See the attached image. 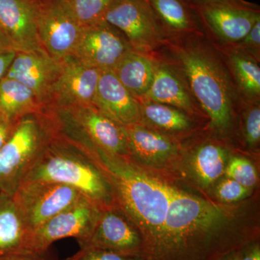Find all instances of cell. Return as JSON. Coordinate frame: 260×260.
Wrapping results in <instances>:
<instances>
[{
    "label": "cell",
    "mask_w": 260,
    "mask_h": 260,
    "mask_svg": "<svg viewBox=\"0 0 260 260\" xmlns=\"http://www.w3.org/2000/svg\"><path fill=\"white\" fill-rule=\"evenodd\" d=\"M93 105L121 126L141 122L139 101L120 83L113 70L101 73Z\"/></svg>",
    "instance_id": "16"
},
{
    "label": "cell",
    "mask_w": 260,
    "mask_h": 260,
    "mask_svg": "<svg viewBox=\"0 0 260 260\" xmlns=\"http://www.w3.org/2000/svg\"><path fill=\"white\" fill-rule=\"evenodd\" d=\"M215 47L221 56L242 103L260 102V60L237 48Z\"/></svg>",
    "instance_id": "19"
},
{
    "label": "cell",
    "mask_w": 260,
    "mask_h": 260,
    "mask_svg": "<svg viewBox=\"0 0 260 260\" xmlns=\"http://www.w3.org/2000/svg\"><path fill=\"white\" fill-rule=\"evenodd\" d=\"M140 124L172 134L185 133L191 129L189 114L177 108L160 103L141 101ZM157 130V131H158Z\"/></svg>",
    "instance_id": "24"
},
{
    "label": "cell",
    "mask_w": 260,
    "mask_h": 260,
    "mask_svg": "<svg viewBox=\"0 0 260 260\" xmlns=\"http://www.w3.org/2000/svg\"><path fill=\"white\" fill-rule=\"evenodd\" d=\"M75 18L82 27L104 20L116 0H68Z\"/></svg>",
    "instance_id": "26"
},
{
    "label": "cell",
    "mask_w": 260,
    "mask_h": 260,
    "mask_svg": "<svg viewBox=\"0 0 260 260\" xmlns=\"http://www.w3.org/2000/svg\"><path fill=\"white\" fill-rule=\"evenodd\" d=\"M16 53L15 51L0 53V81L6 75Z\"/></svg>",
    "instance_id": "34"
},
{
    "label": "cell",
    "mask_w": 260,
    "mask_h": 260,
    "mask_svg": "<svg viewBox=\"0 0 260 260\" xmlns=\"http://www.w3.org/2000/svg\"><path fill=\"white\" fill-rule=\"evenodd\" d=\"M0 260H56L47 255V252H30L26 254H16L6 257L0 258Z\"/></svg>",
    "instance_id": "33"
},
{
    "label": "cell",
    "mask_w": 260,
    "mask_h": 260,
    "mask_svg": "<svg viewBox=\"0 0 260 260\" xmlns=\"http://www.w3.org/2000/svg\"><path fill=\"white\" fill-rule=\"evenodd\" d=\"M166 39L205 34L188 0H146Z\"/></svg>",
    "instance_id": "20"
},
{
    "label": "cell",
    "mask_w": 260,
    "mask_h": 260,
    "mask_svg": "<svg viewBox=\"0 0 260 260\" xmlns=\"http://www.w3.org/2000/svg\"><path fill=\"white\" fill-rule=\"evenodd\" d=\"M155 57L153 81L141 101L167 104L189 115L202 111L180 73L157 54Z\"/></svg>",
    "instance_id": "17"
},
{
    "label": "cell",
    "mask_w": 260,
    "mask_h": 260,
    "mask_svg": "<svg viewBox=\"0 0 260 260\" xmlns=\"http://www.w3.org/2000/svg\"><path fill=\"white\" fill-rule=\"evenodd\" d=\"M15 124V122L10 121L3 113L0 112V148L9 138Z\"/></svg>",
    "instance_id": "32"
},
{
    "label": "cell",
    "mask_w": 260,
    "mask_h": 260,
    "mask_svg": "<svg viewBox=\"0 0 260 260\" xmlns=\"http://www.w3.org/2000/svg\"><path fill=\"white\" fill-rule=\"evenodd\" d=\"M44 112L56 134L63 138L77 144L93 145L114 155H129L124 126L93 104L49 107Z\"/></svg>",
    "instance_id": "5"
},
{
    "label": "cell",
    "mask_w": 260,
    "mask_h": 260,
    "mask_svg": "<svg viewBox=\"0 0 260 260\" xmlns=\"http://www.w3.org/2000/svg\"><path fill=\"white\" fill-rule=\"evenodd\" d=\"M80 246L143 257V237L122 215L112 209L102 210L90 237Z\"/></svg>",
    "instance_id": "15"
},
{
    "label": "cell",
    "mask_w": 260,
    "mask_h": 260,
    "mask_svg": "<svg viewBox=\"0 0 260 260\" xmlns=\"http://www.w3.org/2000/svg\"><path fill=\"white\" fill-rule=\"evenodd\" d=\"M227 158L226 149L218 143L209 142L197 149L193 156V169L203 186H210L223 175Z\"/></svg>",
    "instance_id": "25"
},
{
    "label": "cell",
    "mask_w": 260,
    "mask_h": 260,
    "mask_svg": "<svg viewBox=\"0 0 260 260\" xmlns=\"http://www.w3.org/2000/svg\"><path fill=\"white\" fill-rule=\"evenodd\" d=\"M61 65L62 61L56 60L44 50L18 51L5 77L18 80L30 88L44 109Z\"/></svg>",
    "instance_id": "13"
},
{
    "label": "cell",
    "mask_w": 260,
    "mask_h": 260,
    "mask_svg": "<svg viewBox=\"0 0 260 260\" xmlns=\"http://www.w3.org/2000/svg\"><path fill=\"white\" fill-rule=\"evenodd\" d=\"M36 252L34 231L13 198L0 194V258Z\"/></svg>",
    "instance_id": "18"
},
{
    "label": "cell",
    "mask_w": 260,
    "mask_h": 260,
    "mask_svg": "<svg viewBox=\"0 0 260 260\" xmlns=\"http://www.w3.org/2000/svg\"><path fill=\"white\" fill-rule=\"evenodd\" d=\"M54 134L50 119L43 111L15 122L0 148V194L13 197Z\"/></svg>",
    "instance_id": "4"
},
{
    "label": "cell",
    "mask_w": 260,
    "mask_h": 260,
    "mask_svg": "<svg viewBox=\"0 0 260 260\" xmlns=\"http://www.w3.org/2000/svg\"><path fill=\"white\" fill-rule=\"evenodd\" d=\"M157 55L183 77L216 135L232 129L236 108L243 104L218 51L205 34L167 39Z\"/></svg>",
    "instance_id": "1"
},
{
    "label": "cell",
    "mask_w": 260,
    "mask_h": 260,
    "mask_svg": "<svg viewBox=\"0 0 260 260\" xmlns=\"http://www.w3.org/2000/svg\"><path fill=\"white\" fill-rule=\"evenodd\" d=\"M28 181L72 186L102 210L118 205L112 184L104 171L79 145L56 134L55 130L23 182Z\"/></svg>",
    "instance_id": "3"
},
{
    "label": "cell",
    "mask_w": 260,
    "mask_h": 260,
    "mask_svg": "<svg viewBox=\"0 0 260 260\" xmlns=\"http://www.w3.org/2000/svg\"><path fill=\"white\" fill-rule=\"evenodd\" d=\"M249 191L248 188L229 178L219 184L217 194L222 201L232 203L245 198Z\"/></svg>",
    "instance_id": "30"
},
{
    "label": "cell",
    "mask_w": 260,
    "mask_h": 260,
    "mask_svg": "<svg viewBox=\"0 0 260 260\" xmlns=\"http://www.w3.org/2000/svg\"><path fill=\"white\" fill-rule=\"evenodd\" d=\"M230 47L246 51L260 60V20L253 25L245 37Z\"/></svg>",
    "instance_id": "31"
},
{
    "label": "cell",
    "mask_w": 260,
    "mask_h": 260,
    "mask_svg": "<svg viewBox=\"0 0 260 260\" xmlns=\"http://www.w3.org/2000/svg\"><path fill=\"white\" fill-rule=\"evenodd\" d=\"M101 73V70L80 62L73 56L66 58L62 60L60 73L44 109L93 104Z\"/></svg>",
    "instance_id": "12"
},
{
    "label": "cell",
    "mask_w": 260,
    "mask_h": 260,
    "mask_svg": "<svg viewBox=\"0 0 260 260\" xmlns=\"http://www.w3.org/2000/svg\"><path fill=\"white\" fill-rule=\"evenodd\" d=\"M12 198L29 227L34 231L85 197L65 184L28 181L22 183Z\"/></svg>",
    "instance_id": "8"
},
{
    "label": "cell",
    "mask_w": 260,
    "mask_h": 260,
    "mask_svg": "<svg viewBox=\"0 0 260 260\" xmlns=\"http://www.w3.org/2000/svg\"><path fill=\"white\" fill-rule=\"evenodd\" d=\"M223 260H239V258L234 257V256H232V257L226 258V259Z\"/></svg>",
    "instance_id": "37"
},
{
    "label": "cell",
    "mask_w": 260,
    "mask_h": 260,
    "mask_svg": "<svg viewBox=\"0 0 260 260\" xmlns=\"http://www.w3.org/2000/svg\"><path fill=\"white\" fill-rule=\"evenodd\" d=\"M82 29L68 0H39L38 38L51 57L62 61L73 55Z\"/></svg>",
    "instance_id": "9"
},
{
    "label": "cell",
    "mask_w": 260,
    "mask_h": 260,
    "mask_svg": "<svg viewBox=\"0 0 260 260\" xmlns=\"http://www.w3.org/2000/svg\"><path fill=\"white\" fill-rule=\"evenodd\" d=\"M134 50L117 28L105 20L83 27L73 56L80 62L101 70H113L123 56Z\"/></svg>",
    "instance_id": "10"
},
{
    "label": "cell",
    "mask_w": 260,
    "mask_h": 260,
    "mask_svg": "<svg viewBox=\"0 0 260 260\" xmlns=\"http://www.w3.org/2000/svg\"><path fill=\"white\" fill-rule=\"evenodd\" d=\"M102 209L91 200L83 198L52 217L34 231V249L47 252L53 243L67 238H75L81 244L90 237Z\"/></svg>",
    "instance_id": "11"
},
{
    "label": "cell",
    "mask_w": 260,
    "mask_h": 260,
    "mask_svg": "<svg viewBox=\"0 0 260 260\" xmlns=\"http://www.w3.org/2000/svg\"><path fill=\"white\" fill-rule=\"evenodd\" d=\"M239 260H260L259 246H253L244 254L242 259H239Z\"/></svg>",
    "instance_id": "35"
},
{
    "label": "cell",
    "mask_w": 260,
    "mask_h": 260,
    "mask_svg": "<svg viewBox=\"0 0 260 260\" xmlns=\"http://www.w3.org/2000/svg\"><path fill=\"white\" fill-rule=\"evenodd\" d=\"M243 132L246 144L254 147L260 140V102L243 103Z\"/></svg>",
    "instance_id": "28"
},
{
    "label": "cell",
    "mask_w": 260,
    "mask_h": 260,
    "mask_svg": "<svg viewBox=\"0 0 260 260\" xmlns=\"http://www.w3.org/2000/svg\"><path fill=\"white\" fill-rule=\"evenodd\" d=\"M39 7V0H0V30L17 52L44 50L37 34Z\"/></svg>",
    "instance_id": "14"
},
{
    "label": "cell",
    "mask_w": 260,
    "mask_h": 260,
    "mask_svg": "<svg viewBox=\"0 0 260 260\" xmlns=\"http://www.w3.org/2000/svg\"><path fill=\"white\" fill-rule=\"evenodd\" d=\"M155 55L130 51L113 70L120 83L138 101L147 93L153 79Z\"/></svg>",
    "instance_id": "22"
},
{
    "label": "cell",
    "mask_w": 260,
    "mask_h": 260,
    "mask_svg": "<svg viewBox=\"0 0 260 260\" xmlns=\"http://www.w3.org/2000/svg\"><path fill=\"white\" fill-rule=\"evenodd\" d=\"M64 260H143L141 256L120 254L114 251L85 246L74 255Z\"/></svg>",
    "instance_id": "29"
},
{
    "label": "cell",
    "mask_w": 260,
    "mask_h": 260,
    "mask_svg": "<svg viewBox=\"0 0 260 260\" xmlns=\"http://www.w3.org/2000/svg\"><path fill=\"white\" fill-rule=\"evenodd\" d=\"M42 111L35 94L24 84L7 77L0 81V112L10 121L16 122L27 114Z\"/></svg>",
    "instance_id": "23"
},
{
    "label": "cell",
    "mask_w": 260,
    "mask_h": 260,
    "mask_svg": "<svg viewBox=\"0 0 260 260\" xmlns=\"http://www.w3.org/2000/svg\"><path fill=\"white\" fill-rule=\"evenodd\" d=\"M225 174L229 179L237 181L248 189L254 187L257 182V173L250 160L244 157H233L225 167Z\"/></svg>",
    "instance_id": "27"
},
{
    "label": "cell",
    "mask_w": 260,
    "mask_h": 260,
    "mask_svg": "<svg viewBox=\"0 0 260 260\" xmlns=\"http://www.w3.org/2000/svg\"><path fill=\"white\" fill-rule=\"evenodd\" d=\"M16 51L8 39L0 30V53L8 52V51Z\"/></svg>",
    "instance_id": "36"
},
{
    "label": "cell",
    "mask_w": 260,
    "mask_h": 260,
    "mask_svg": "<svg viewBox=\"0 0 260 260\" xmlns=\"http://www.w3.org/2000/svg\"><path fill=\"white\" fill-rule=\"evenodd\" d=\"M78 145L105 173L118 205L139 228L144 255L160 237L173 187L146 174L128 157L108 153L93 145Z\"/></svg>",
    "instance_id": "2"
},
{
    "label": "cell",
    "mask_w": 260,
    "mask_h": 260,
    "mask_svg": "<svg viewBox=\"0 0 260 260\" xmlns=\"http://www.w3.org/2000/svg\"><path fill=\"white\" fill-rule=\"evenodd\" d=\"M129 154L148 162L164 161L177 151L169 135L143 124L124 126Z\"/></svg>",
    "instance_id": "21"
},
{
    "label": "cell",
    "mask_w": 260,
    "mask_h": 260,
    "mask_svg": "<svg viewBox=\"0 0 260 260\" xmlns=\"http://www.w3.org/2000/svg\"><path fill=\"white\" fill-rule=\"evenodd\" d=\"M104 20L122 32L138 52L155 55L167 42L146 0H116Z\"/></svg>",
    "instance_id": "7"
},
{
    "label": "cell",
    "mask_w": 260,
    "mask_h": 260,
    "mask_svg": "<svg viewBox=\"0 0 260 260\" xmlns=\"http://www.w3.org/2000/svg\"><path fill=\"white\" fill-rule=\"evenodd\" d=\"M205 36L215 47L239 42L260 20L258 5L245 0H188Z\"/></svg>",
    "instance_id": "6"
}]
</instances>
